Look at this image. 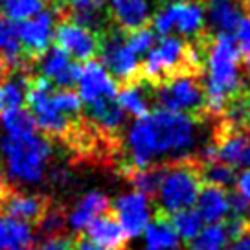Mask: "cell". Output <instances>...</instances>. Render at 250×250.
<instances>
[{"label":"cell","instance_id":"21","mask_svg":"<svg viewBox=\"0 0 250 250\" xmlns=\"http://www.w3.org/2000/svg\"><path fill=\"white\" fill-rule=\"evenodd\" d=\"M228 232L225 223H211L206 228H203L195 237H191L186 245V250H223L227 247Z\"/></svg>","mask_w":250,"mask_h":250},{"label":"cell","instance_id":"3","mask_svg":"<svg viewBox=\"0 0 250 250\" xmlns=\"http://www.w3.org/2000/svg\"><path fill=\"white\" fill-rule=\"evenodd\" d=\"M201 188H203L201 164L195 156L169 162L156 195L158 197L156 210L169 215L175 211L191 208L197 203Z\"/></svg>","mask_w":250,"mask_h":250},{"label":"cell","instance_id":"28","mask_svg":"<svg viewBox=\"0 0 250 250\" xmlns=\"http://www.w3.org/2000/svg\"><path fill=\"white\" fill-rule=\"evenodd\" d=\"M125 42L136 55L147 54L149 50L153 48V44H155V31H153L151 26H144V28H138V30L127 31L125 33Z\"/></svg>","mask_w":250,"mask_h":250},{"label":"cell","instance_id":"10","mask_svg":"<svg viewBox=\"0 0 250 250\" xmlns=\"http://www.w3.org/2000/svg\"><path fill=\"white\" fill-rule=\"evenodd\" d=\"M107 19L124 33L151 24L149 4L146 0H109Z\"/></svg>","mask_w":250,"mask_h":250},{"label":"cell","instance_id":"2","mask_svg":"<svg viewBox=\"0 0 250 250\" xmlns=\"http://www.w3.org/2000/svg\"><path fill=\"white\" fill-rule=\"evenodd\" d=\"M0 151L6 158L9 177L19 182H39L46 173L48 160L52 156V140L41 134H6L0 140Z\"/></svg>","mask_w":250,"mask_h":250},{"label":"cell","instance_id":"9","mask_svg":"<svg viewBox=\"0 0 250 250\" xmlns=\"http://www.w3.org/2000/svg\"><path fill=\"white\" fill-rule=\"evenodd\" d=\"M50 204L52 199L48 195L24 193L22 189H15L13 186L2 197V210L6 211V215L19 219L26 225H37Z\"/></svg>","mask_w":250,"mask_h":250},{"label":"cell","instance_id":"13","mask_svg":"<svg viewBox=\"0 0 250 250\" xmlns=\"http://www.w3.org/2000/svg\"><path fill=\"white\" fill-rule=\"evenodd\" d=\"M208 9V31L213 35L227 33L235 35L241 21L245 19L241 9V0H210Z\"/></svg>","mask_w":250,"mask_h":250},{"label":"cell","instance_id":"38","mask_svg":"<svg viewBox=\"0 0 250 250\" xmlns=\"http://www.w3.org/2000/svg\"><path fill=\"white\" fill-rule=\"evenodd\" d=\"M241 9L243 13H247L250 19V0H241Z\"/></svg>","mask_w":250,"mask_h":250},{"label":"cell","instance_id":"36","mask_svg":"<svg viewBox=\"0 0 250 250\" xmlns=\"http://www.w3.org/2000/svg\"><path fill=\"white\" fill-rule=\"evenodd\" d=\"M8 74H9L8 62H6V59H4L2 54H0V81H4V79L8 78Z\"/></svg>","mask_w":250,"mask_h":250},{"label":"cell","instance_id":"30","mask_svg":"<svg viewBox=\"0 0 250 250\" xmlns=\"http://www.w3.org/2000/svg\"><path fill=\"white\" fill-rule=\"evenodd\" d=\"M235 42H239V54H241V61H249L250 59V19L245 17L239 24V28L235 31Z\"/></svg>","mask_w":250,"mask_h":250},{"label":"cell","instance_id":"1","mask_svg":"<svg viewBox=\"0 0 250 250\" xmlns=\"http://www.w3.org/2000/svg\"><path fill=\"white\" fill-rule=\"evenodd\" d=\"M206 124L184 112L153 109L131 125L124 147V166L144 169L197 156L199 129Z\"/></svg>","mask_w":250,"mask_h":250},{"label":"cell","instance_id":"22","mask_svg":"<svg viewBox=\"0 0 250 250\" xmlns=\"http://www.w3.org/2000/svg\"><path fill=\"white\" fill-rule=\"evenodd\" d=\"M0 124H2L6 133L13 134V136L37 133V124L31 116V112L28 109H22V107H15V109L0 112Z\"/></svg>","mask_w":250,"mask_h":250},{"label":"cell","instance_id":"31","mask_svg":"<svg viewBox=\"0 0 250 250\" xmlns=\"http://www.w3.org/2000/svg\"><path fill=\"white\" fill-rule=\"evenodd\" d=\"M74 241H76V235H52L42 239L39 250H74Z\"/></svg>","mask_w":250,"mask_h":250},{"label":"cell","instance_id":"15","mask_svg":"<svg viewBox=\"0 0 250 250\" xmlns=\"http://www.w3.org/2000/svg\"><path fill=\"white\" fill-rule=\"evenodd\" d=\"M173 15H175L173 28H177L180 35H184L188 41L197 39L204 31H208L204 21V6L173 0Z\"/></svg>","mask_w":250,"mask_h":250},{"label":"cell","instance_id":"40","mask_svg":"<svg viewBox=\"0 0 250 250\" xmlns=\"http://www.w3.org/2000/svg\"><path fill=\"white\" fill-rule=\"evenodd\" d=\"M243 64H245V70H247V76L250 78V59H249V61H243Z\"/></svg>","mask_w":250,"mask_h":250},{"label":"cell","instance_id":"6","mask_svg":"<svg viewBox=\"0 0 250 250\" xmlns=\"http://www.w3.org/2000/svg\"><path fill=\"white\" fill-rule=\"evenodd\" d=\"M52 41L66 55L74 57L76 61L86 62L94 61L100 55L102 33L72 21H59L54 28Z\"/></svg>","mask_w":250,"mask_h":250},{"label":"cell","instance_id":"33","mask_svg":"<svg viewBox=\"0 0 250 250\" xmlns=\"http://www.w3.org/2000/svg\"><path fill=\"white\" fill-rule=\"evenodd\" d=\"M235 186H237V191H239L245 199L250 201V169L241 173V177L235 180Z\"/></svg>","mask_w":250,"mask_h":250},{"label":"cell","instance_id":"27","mask_svg":"<svg viewBox=\"0 0 250 250\" xmlns=\"http://www.w3.org/2000/svg\"><path fill=\"white\" fill-rule=\"evenodd\" d=\"M52 103L54 107L61 114L66 118H81V110H83V103L78 92H74V88H54L52 92Z\"/></svg>","mask_w":250,"mask_h":250},{"label":"cell","instance_id":"8","mask_svg":"<svg viewBox=\"0 0 250 250\" xmlns=\"http://www.w3.org/2000/svg\"><path fill=\"white\" fill-rule=\"evenodd\" d=\"M112 215L118 219L122 225L127 237H136L140 235L151 221V211H149V199L138 191L125 193L118 197L114 203L109 206Z\"/></svg>","mask_w":250,"mask_h":250},{"label":"cell","instance_id":"37","mask_svg":"<svg viewBox=\"0 0 250 250\" xmlns=\"http://www.w3.org/2000/svg\"><path fill=\"white\" fill-rule=\"evenodd\" d=\"M239 167H249L250 169V142H249V146L245 147V153H243V156H241Z\"/></svg>","mask_w":250,"mask_h":250},{"label":"cell","instance_id":"29","mask_svg":"<svg viewBox=\"0 0 250 250\" xmlns=\"http://www.w3.org/2000/svg\"><path fill=\"white\" fill-rule=\"evenodd\" d=\"M153 24V31L158 35H169V31L173 30V24H175V15H173V0H166L164 6H160L156 15L151 19Z\"/></svg>","mask_w":250,"mask_h":250},{"label":"cell","instance_id":"12","mask_svg":"<svg viewBox=\"0 0 250 250\" xmlns=\"http://www.w3.org/2000/svg\"><path fill=\"white\" fill-rule=\"evenodd\" d=\"M86 239L107 250H125L129 243V237L110 210L98 215L86 225Z\"/></svg>","mask_w":250,"mask_h":250},{"label":"cell","instance_id":"35","mask_svg":"<svg viewBox=\"0 0 250 250\" xmlns=\"http://www.w3.org/2000/svg\"><path fill=\"white\" fill-rule=\"evenodd\" d=\"M11 188V184H9L8 180H6V177H4V173H2V167H0V199L8 193V189Z\"/></svg>","mask_w":250,"mask_h":250},{"label":"cell","instance_id":"20","mask_svg":"<svg viewBox=\"0 0 250 250\" xmlns=\"http://www.w3.org/2000/svg\"><path fill=\"white\" fill-rule=\"evenodd\" d=\"M33 239L31 227L9 215H0V250H13L30 245Z\"/></svg>","mask_w":250,"mask_h":250},{"label":"cell","instance_id":"19","mask_svg":"<svg viewBox=\"0 0 250 250\" xmlns=\"http://www.w3.org/2000/svg\"><path fill=\"white\" fill-rule=\"evenodd\" d=\"M109 197L105 195V193H102V191H90L68 213L66 221H68V225L74 230H83L92 219H96L98 215H102V213L109 210Z\"/></svg>","mask_w":250,"mask_h":250},{"label":"cell","instance_id":"16","mask_svg":"<svg viewBox=\"0 0 250 250\" xmlns=\"http://www.w3.org/2000/svg\"><path fill=\"white\" fill-rule=\"evenodd\" d=\"M166 167L167 164H155L149 166V167H144V169H138V167H131V166H124L120 169V175L124 177L131 186L146 197H151V199H156L158 195V189H160V184H162V179L166 175Z\"/></svg>","mask_w":250,"mask_h":250},{"label":"cell","instance_id":"4","mask_svg":"<svg viewBox=\"0 0 250 250\" xmlns=\"http://www.w3.org/2000/svg\"><path fill=\"white\" fill-rule=\"evenodd\" d=\"M153 107L184 112L199 122H211L206 112L204 78L197 76H182L162 86H153Z\"/></svg>","mask_w":250,"mask_h":250},{"label":"cell","instance_id":"14","mask_svg":"<svg viewBox=\"0 0 250 250\" xmlns=\"http://www.w3.org/2000/svg\"><path fill=\"white\" fill-rule=\"evenodd\" d=\"M116 100L124 112H129L131 116H147L153 107V86L144 79L124 85L116 92Z\"/></svg>","mask_w":250,"mask_h":250},{"label":"cell","instance_id":"39","mask_svg":"<svg viewBox=\"0 0 250 250\" xmlns=\"http://www.w3.org/2000/svg\"><path fill=\"white\" fill-rule=\"evenodd\" d=\"M182 2H191V4H199V6H206L210 0H182Z\"/></svg>","mask_w":250,"mask_h":250},{"label":"cell","instance_id":"25","mask_svg":"<svg viewBox=\"0 0 250 250\" xmlns=\"http://www.w3.org/2000/svg\"><path fill=\"white\" fill-rule=\"evenodd\" d=\"M70 57L62 52L61 48L50 46L48 52L39 59V76L50 79L54 83L62 72L70 66Z\"/></svg>","mask_w":250,"mask_h":250},{"label":"cell","instance_id":"17","mask_svg":"<svg viewBox=\"0 0 250 250\" xmlns=\"http://www.w3.org/2000/svg\"><path fill=\"white\" fill-rule=\"evenodd\" d=\"M197 211L204 223H221L228 215L227 189L211 184H203L197 197Z\"/></svg>","mask_w":250,"mask_h":250},{"label":"cell","instance_id":"34","mask_svg":"<svg viewBox=\"0 0 250 250\" xmlns=\"http://www.w3.org/2000/svg\"><path fill=\"white\" fill-rule=\"evenodd\" d=\"M227 250H250V230H247L241 237H237L235 241H232V245Z\"/></svg>","mask_w":250,"mask_h":250},{"label":"cell","instance_id":"7","mask_svg":"<svg viewBox=\"0 0 250 250\" xmlns=\"http://www.w3.org/2000/svg\"><path fill=\"white\" fill-rule=\"evenodd\" d=\"M54 24L55 17L52 11H42L39 15L31 17L28 21L17 26V35L21 42L24 59L35 66L42 55L52 46V37H54Z\"/></svg>","mask_w":250,"mask_h":250},{"label":"cell","instance_id":"32","mask_svg":"<svg viewBox=\"0 0 250 250\" xmlns=\"http://www.w3.org/2000/svg\"><path fill=\"white\" fill-rule=\"evenodd\" d=\"M74 250H107V249H103V247H100V245L92 243L90 239H86L85 235L76 234V241H74Z\"/></svg>","mask_w":250,"mask_h":250},{"label":"cell","instance_id":"5","mask_svg":"<svg viewBox=\"0 0 250 250\" xmlns=\"http://www.w3.org/2000/svg\"><path fill=\"white\" fill-rule=\"evenodd\" d=\"M100 33H102V44L98 55L102 57L100 64L109 72L114 83L118 86H124L140 81V61L138 55L127 46L124 31L109 22Z\"/></svg>","mask_w":250,"mask_h":250},{"label":"cell","instance_id":"18","mask_svg":"<svg viewBox=\"0 0 250 250\" xmlns=\"http://www.w3.org/2000/svg\"><path fill=\"white\" fill-rule=\"evenodd\" d=\"M144 234H146V245L149 249L180 250V237L173 230L169 217L164 211L155 210V219L149 221Z\"/></svg>","mask_w":250,"mask_h":250},{"label":"cell","instance_id":"24","mask_svg":"<svg viewBox=\"0 0 250 250\" xmlns=\"http://www.w3.org/2000/svg\"><path fill=\"white\" fill-rule=\"evenodd\" d=\"M169 223H171L173 230L177 232L179 237H182L184 241H189L191 237H195L201 230H203L204 221L201 219L199 211L193 208H186V210L175 211L169 213Z\"/></svg>","mask_w":250,"mask_h":250},{"label":"cell","instance_id":"26","mask_svg":"<svg viewBox=\"0 0 250 250\" xmlns=\"http://www.w3.org/2000/svg\"><path fill=\"white\" fill-rule=\"evenodd\" d=\"M201 180L203 184H211V186L227 189L235 184V169L215 160V162L201 166Z\"/></svg>","mask_w":250,"mask_h":250},{"label":"cell","instance_id":"23","mask_svg":"<svg viewBox=\"0 0 250 250\" xmlns=\"http://www.w3.org/2000/svg\"><path fill=\"white\" fill-rule=\"evenodd\" d=\"M66 219H68L66 208H64L62 204L52 203L35 227H37V232H39L42 237L61 235V234H66V232H64V230H66V225H68Z\"/></svg>","mask_w":250,"mask_h":250},{"label":"cell","instance_id":"11","mask_svg":"<svg viewBox=\"0 0 250 250\" xmlns=\"http://www.w3.org/2000/svg\"><path fill=\"white\" fill-rule=\"evenodd\" d=\"M79 98L81 103L94 102L102 96H116L118 85L109 76V72L103 68L98 61H86L81 66V74L78 79Z\"/></svg>","mask_w":250,"mask_h":250}]
</instances>
